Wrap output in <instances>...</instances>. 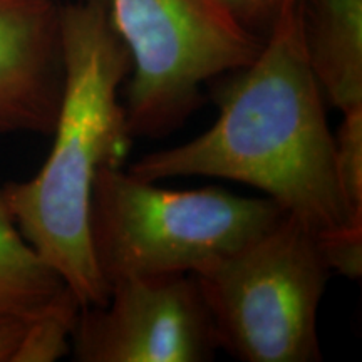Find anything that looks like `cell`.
<instances>
[{
    "instance_id": "cell-2",
    "label": "cell",
    "mask_w": 362,
    "mask_h": 362,
    "mask_svg": "<svg viewBox=\"0 0 362 362\" xmlns=\"http://www.w3.org/2000/svg\"><path fill=\"white\" fill-rule=\"evenodd\" d=\"M59 44L62 96L51 153L37 175L2 188L21 232L79 305H99L110 285L94 259L90 202L99 173L123 166L134 138L119 101L131 59L106 0L59 6Z\"/></svg>"
},
{
    "instance_id": "cell-12",
    "label": "cell",
    "mask_w": 362,
    "mask_h": 362,
    "mask_svg": "<svg viewBox=\"0 0 362 362\" xmlns=\"http://www.w3.org/2000/svg\"><path fill=\"white\" fill-rule=\"evenodd\" d=\"M324 264L330 272L351 280L362 275V226H346L315 237Z\"/></svg>"
},
{
    "instance_id": "cell-14",
    "label": "cell",
    "mask_w": 362,
    "mask_h": 362,
    "mask_svg": "<svg viewBox=\"0 0 362 362\" xmlns=\"http://www.w3.org/2000/svg\"><path fill=\"white\" fill-rule=\"evenodd\" d=\"M27 320L0 317V362H11Z\"/></svg>"
},
{
    "instance_id": "cell-13",
    "label": "cell",
    "mask_w": 362,
    "mask_h": 362,
    "mask_svg": "<svg viewBox=\"0 0 362 362\" xmlns=\"http://www.w3.org/2000/svg\"><path fill=\"white\" fill-rule=\"evenodd\" d=\"M214 2L248 33L265 39L287 0H214Z\"/></svg>"
},
{
    "instance_id": "cell-6",
    "label": "cell",
    "mask_w": 362,
    "mask_h": 362,
    "mask_svg": "<svg viewBox=\"0 0 362 362\" xmlns=\"http://www.w3.org/2000/svg\"><path fill=\"white\" fill-rule=\"evenodd\" d=\"M218 341L193 275L124 279L81 307L72 351L81 362H206Z\"/></svg>"
},
{
    "instance_id": "cell-4",
    "label": "cell",
    "mask_w": 362,
    "mask_h": 362,
    "mask_svg": "<svg viewBox=\"0 0 362 362\" xmlns=\"http://www.w3.org/2000/svg\"><path fill=\"white\" fill-rule=\"evenodd\" d=\"M193 277L220 349L245 362L322 359L317 315L330 270L293 216Z\"/></svg>"
},
{
    "instance_id": "cell-7",
    "label": "cell",
    "mask_w": 362,
    "mask_h": 362,
    "mask_svg": "<svg viewBox=\"0 0 362 362\" xmlns=\"http://www.w3.org/2000/svg\"><path fill=\"white\" fill-rule=\"evenodd\" d=\"M61 96L56 0H0V134H51Z\"/></svg>"
},
{
    "instance_id": "cell-1",
    "label": "cell",
    "mask_w": 362,
    "mask_h": 362,
    "mask_svg": "<svg viewBox=\"0 0 362 362\" xmlns=\"http://www.w3.org/2000/svg\"><path fill=\"white\" fill-rule=\"evenodd\" d=\"M230 74L216 90L211 128L139 158L131 173L156 183L205 176L248 185L314 237L354 226L334 173L325 99L307 61L300 0H287L255 59Z\"/></svg>"
},
{
    "instance_id": "cell-5",
    "label": "cell",
    "mask_w": 362,
    "mask_h": 362,
    "mask_svg": "<svg viewBox=\"0 0 362 362\" xmlns=\"http://www.w3.org/2000/svg\"><path fill=\"white\" fill-rule=\"evenodd\" d=\"M131 59L124 111L133 136H163L202 103L208 81L240 69L264 39L214 0H106Z\"/></svg>"
},
{
    "instance_id": "cell-8",
    "label": "cell",
    "mask_w": 362,
    "mask_h": 362,
    "mask_svg": "<svg viewBox=\"0 0 362 362\" xmlns=\"http://www.w3.org/2000/svg\"><path fill=\"white\" fill-rule=\"evenodd\" d=\"M307 61L342 112L362 110V0H300Z\"/></svg>"
},
{
    "instance_id": "cell-10",
    "label": "cell",
    "mask_w": 362,
    "mask_h": 362,
    "mask_svg": "<svg viewBox=\"0 0 362 362\" xmlns=\"http://www.w3.org/2000/svg\"><path fill=\"white\" fill-rule=\"evenodd\" d=\"M81 305L74 296L27 320L11 362H54L72 351V332Z\"/></svg>"
},
{
    "instance_id": "cell-3",
    "label": "cell",
    "mask_w": 362,
    "mask_h": 362,
    "mask_svg": "<svg viewBox=\"0 0 362 362\" xmlns=\"http://www.w3.org/2000/svg\"><path fill=\"white\" fill-rule=\"evenodd\" d=\"M285 216L267 197L220 187L168 189L112 166L94 181L90 238L107 285L197 274L238 252Z\"/></svg>"
},
{
    "instance_id": "cell-9",
    "label": "cell",
    "mask_w": 362,
    "mask_h": 362,
    "mask_svg": "<svg viewBox=\"0 0 362 362\" xmlns=\"http://www.w3.org/2000/svg\"><path fill=\"white\" fill-rule=\"evenodd\" d=\"M71 293L61 275L21 232L0 188V317L30 320Z\"/></svg>"
},
{
    "instance_id": "cell-11",
    "label": "cell",
    "mask_w": 362,
    "mask_h": 362,
    "mask_svg": "<svg viewBox=\"0 0 362 362\" xmlns=\"http://www.w3.org/2000/svg\"><path fill=\"white\" fill-rule=\"evenodd\" d=\"M334 173L347 220L362 226V110L344 112L334 133Z\"/></svg>"
}]
</instances>
